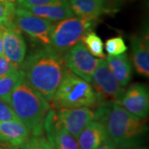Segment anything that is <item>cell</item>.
<instances>
[{"mask_svg":"<svg viewBox=\"0 0 149 149\" xmlns=\"http://www.w3.org/2000/svg\"><path fill=\"white\" fill-rule=\"evenodd\" d=\"M8 104L17 118L29 130L31 136L42 135L45 118L51 105L23 76L11 93Z\"/></svg>","mask_w":149,"mask_h":149,"instance_id":"3","label":"cell"},{"mask_svg":"<svg viewBox=\"0 0 149 149\" xmlns=\"http://www.w3.org/2000/svg\"><path fill=\"white\" fill-rule=\"evenodd\" d=\"M16 3L18 8H27L37 6L61 4L67 3V0H17Z\"/></svg>","mask_w":149,"mask_h":149,"instance_id":"24","label":"cell"},{"mask_svg":"<svg viewBox=\"0 0 149 149\" xmlns=\"http://www.w3.org/2000/svg\"><path fill=\"white\" fill-rule=\"evenodd\" d=\"M91 83L99 97L100 104L116 103L124 91L112 74L105 59H99Z\"/></svg>","mask_w":149,"mask_h":149,"instance_id":"6","label":"cell"},{"mask_svg":"<svg viewBox=\"0 0 149 149\" xmlns=\"http://www.w3.org/2000/svg\"><path fill=\"white\" fill-rule=\"evenodd\" d=\"M132 60L137 72L144 77L149 75V48L148 36L131 37Z\"/></svg>","mask_w":149,"mask_h":149,"instance_id":"13","label":"cell"},{"mask_svg":"<svg viewBox=\"0 0 149 149\" xmlns=\"http://www.w3.org/2000/svg\"><path fill=\"white\" fill-rule=\"evenodd\" d=\"M81 42L93 56L100 59L106 58L105 54L104 52V43L101 38L95 32L90 31L85 33L81 38Z\"/></svg>","mask_w":149,"mask_h":149,"instance_id":"20","label":"cell"},{"mask_svg":"<svg viewBox=\"0 0 149 149\" xmlns=\"http://www.w3.org/2000/svg\"><path fill=\"white\" fill-rule=\"evenodd\" d=\"M119 149H148V147L145 146H133V147H125V148H120Z\"/></svg>","mask_w":149,"mask_h":149,"instance_id":"29","label":"cell"},{"mask_svg":"<svg viewBox=\"0 0 149 149\" xmlns=\"http://www.w3.org/2000/svg\"><path fill=\"white\" fill-rule=\"evenodd\" d=\"M0 56H3V42H2L1 32H0Z\"/></svg>","mask_w":149,"mask_h":149,"instance_id":"31","label":"cell"},{"mask_svg":"<svg viewBox=\"0 0 149 149\" xmlns=\"http://www.w3.org/2000/svg\"><path fill=\"white\" fill-rule=\"evenodd\" d=\"M65 65L71 72L85 81L91 83L92 74L99 62L85 48L81 41L63 55Z\"/></svg>","mask_w":149,"mask_h":149,"instance_id":"7","label":"cell"},{"mask_svg":"<svg viewBox=\"0 0 149 149\" xmlns=\"http://www.w3.org/2000/svg\"><path fill=\"white\" fill-rule=\"evenodd\" d=\"M74 15L80 17L97 18L110 10L107 0H67Z\"/></svg>","mask_w":149,"mask_h":149,"instance_id":"17","label":"cell"},{"mask_svg":"<svg viewBox=\"0 0 149 149\" xmlns=\"http://www.w3.org/2000/svg\"><path fill=\"white\" fill-rule=\"evenodd\" d=\"M15 11V3H0V27H8L14 23Z\"/></svg>","mask_w":149,"mask_h":149,"instance_id":"22","label":"cell"},{"mask_svg":"<svg viewBox=\"0 0 149 149\" xmlns=\"http://www.w3.org/2000/svg\"><path fill=\"white\" fill-rule=\"evenodd\" d=\"M115 104L123 107L136 117L145 120L149 112V93L148 87L143 84H133L126 91Z\"/></svg>","mask_w":149,"mask_h":149,"instance_id":"10","label":"cell"},{"mask_svg":"<svg viewBox=\"0 0 149 149\" xmlns=\"http://www.w3.org/2000/svg\"><path fill=\"white\" fill-rule=\"evenodd\" d=\"M105 49L109 56H118L126 52L127 46L124 39L120 36L109 38L105 42Z\"/></svg>","mask_w":149,"mask_h":149,"instance_id":"21","label":"cell"},{"mask_svg":"<svg viewBox=\"0 0 149 149\" xmlns=\"http://www.w3.org/2000/svg\"><path fill=\"white\" fill-rule=\"evenodd\" d=\"M65 69L63 56L50 46L31 52L20 65L24 79L48 102L61 84Z\"/></svg>","mask_w":149,"mask_h":149,"instance_id":"1","label":"cell"},{"mask_svg":"<svg viewBox=\"0 0 149 149\" xmlns=\"http://www.w3.org/2000/svg\"><path fill=\"white\" fill-rule=\"evenodd\" d=\"M14 23L20 31L25 32L36 42L42 46H50L51 32L54 22L23 13L16 8Z\"/></svg>","mask_w":149,"mask_h":149,"instance_id":"8","label":"cell"},{"mask_svg":"<svg viewBox=\"0 0 149 149\" xmlns=\"http://www.w3.org/2000/svg\"><path fill=\"white\" fill-rule=\"evenodd\" d=\"M105 61L118 84L123 88L126 87L131 80L133 72L132 64L128 55L123 53L118 56H108Z\"/></svg>","mask_w":149,"mask_h":149,"instance_id":"18","label":"cell"},{"mask_svg":"<svg viewBox=\"0 0 149 149\" xmlns=\"http://www.w3.org/2000/svg\"><path fill=\"white\" fill-rule=\"evenodd\" d=\"M0 149H18V148L0 141Z\"/></svg>","mask_w":149,"mask_h":149,"instance_id":"28","label":"cell"},{"mask_svg":"<svg viewBox=\"0 0 149 149\" xmlns=\"http://www.w3.org/2000/svg\"><path fill=\"white\" fill-rule=\"evenodd\" d=\"M23 76V73L20 68L15 70L8 74L0 75V100L5 103H8L11 93L14 90L19 80Z\"/></svg>","mask_w":149,"mask_h":149,"instance_id":"19","label":"cell"},{"mask_svg":"<svg viewBox=\"0 0 149 149\" xmlns=\"http://www.w3.org/2000/svg\"><path fill=\"white\" fill-rule=\"evenodd\" d=\"M0 120L3 121H16L19 120L8 104L0 100ZM20 121V120H19Z\"/></svg>","mask_w":149,"mask_h":149,"instance_id":"25","label":"cell"},{"mask_svg":"<svg viewBox=\"0 0 149 149\" xmlns=\"http://www.w3.org/2000/svg\"><path fill=\"white\" fill-rule=\"evenodd\" d=\"M47 140L54 149H80L77 140L55 122V112L50 109L44 122Z\"/></svg>","mask_w":149,"mask_h":149,"instance_id":"12","label":"cell"},{"mask_svg":"<svg viewBox=\"0 0 149 149\" xmlns=\"http://www.w3.org/2000/svg\"><path fill=\"white\" fill-rule=\"evenodd\" d=\"M95 118V112L89 107L59 109L55 113L56 123L65 128L74 139Z\"/></svg>","mask_w":149,"mask_h":149,"instance_id":"9","label":"cell"},{"mask_svg":"<svg viewBox=\"0 0 149 149\" xmlns=\"http://www.w3.org/2000/svg\"><path fill=\"white\" fill-rule=\"evenodd\" d=\"M18 149H54L47 139L42 136H30Z\"/></svg>","mask_w":149,"mask_h":149,"instance_id":"23","label":"cell"},{"mask_svg":"<svg viewBox=\"0 0 149 149\" xmlns=\"http://www.w3.org/2000/svg\"><path fill=\"white\" fill-rule=\"evenodd\" d=\"M0 32L4 57L20 68L27 52L26 42L20 30L13 23L8 27H0Z\"/></svg>","mask_w":149,"mask_h":149,"instance_id":"11","label":"cell"},{"mask_svg":"<svg viewBox=\"0 0 149 149\" xmlns=\"http://www.w3.org/2000/svg\"><path fill=\"white\" fill-rule=\"evenodd\" d=\"M18 8L23 13L42 17L52 22H60L74 16L72 11L68 5V3H61V4L37 6V7H32L27 8Z\"/></svg>","mask_w":149,"mask_h":149,"instance_id":"16","label":"cell"},{"mask_svg":"<svg viewBox=\"0 0 149 149\" xmlns=\"http://www.w3.org/2000/svg\"><path fill=\"white\" fill-rule=\"evenodd\" d=\"M30 136L29 130L21 121L0 120V141L18 148Z\"/></svg>","mask_w":149,"mask_h":149,"instance_id":"15","label":"cell"},{"mask_svg":"<svg viewBox=\"0 0 149 149\" xmlns=\"http://www.w3.org/2000/svg\"><path fill=\"white\" fill-rule=\"evenodd\" d=\"M51 102L59 109L99 106L100 101L91 83L65 69L63 78Z\"/></svg>","mask_w":149,"mask_h":149,"instance_id":"4","label":"cell"},{"mask_svg":"<svg viewBox=\"0 0 149 149\" xmlns=\"http://www.w3.org/2000/svg\"><path fill=\"white\" fill-rule=\"evenodd\" d=\"M118 147L109 139H107L103 143L95 149H117Z\"/></svg>","mask_w":149,"mask_h":149,"instance_id":"27","label":"cell"},{"mask_svg":"<svg viewBox=\"0 0 149 149\" xmlns=\"http://www.w3.org/2000/svg\"><path fill=\"white\" fill-rule=\"evenodd\" d=\"M107 139L104 125L98 120H93L82 130L76 140L80 149H95Z\"/></svg>","mask_w":149,"mask_h":149,"instance_id":"14","label":"cell"},{"mask_svg":"<svg viewBox=\"0 0 149 149\" xmlns=\"http://www.w3.org/2000/svg\"><path fill=\"white\" fill-rule=\"evenodd\" d=\"M17 69H19V67L12 64L8 60L4 57V56H0V75L8 74Z\"/></svg>","mask_w":149,"mask_h":149,"instance_id":"26","label":"cell"},{"mask_svg":"<svg viewBox=\"0 0 149 149\" xmlns=\"http://www.w3.org/2000/svg\"><path fill=\"white\" fill-rule=\"evenodd\" d=\"M17 0H0L2 3H16Z\"/></svg>","mask_w":149,"mask_h":149,"instance_id":"30","label":"cell"},{"mask_svg":"<svg viewBox=\"0 0 149 149\" xmlns=\"http://www.w3.org/2000/svg\"><path fill=\"white\" fill-rule=\"evenodd\" d=\"M95 120H100L108 138L118 148L139 146L146 140L148 128L143 119L136 117L115 103L101 104Z\"/></svg>","mask_w":149,"mask_h":149,"instance_id":"2","label":"cell"},{"mask_svg":"<svg viewBox=\"0 0 149 149\" xmlns=\"http://www.w3.org/2000/svg\"><path fill=\"white\" fill-rule=\"evenodd\" d=\"M97 22V18L70 17L54 23L51 32L50 47L61 56L77 42L85 33L91 31Z\"/></svg>","mask_w":149,"mask_h":149,"instance_id":"5","label":"cell"}]
</instances>
